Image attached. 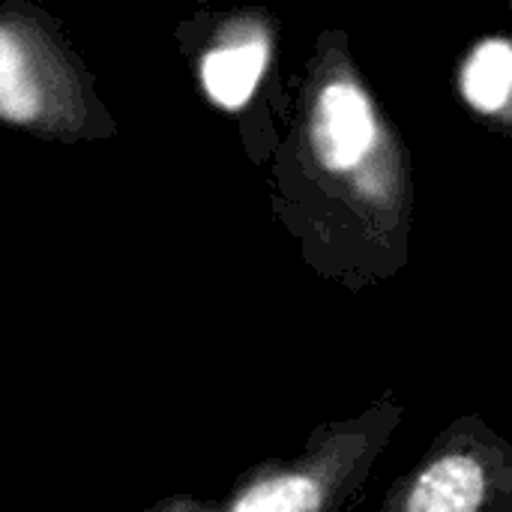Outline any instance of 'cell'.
<instances>
[{
  "label": "cell",
  "mask_w": 512,
  "mask_h": 512,
  "mask_svg": "<svg viewBox=\"0 0 512 512\" xmlns=\"http://www.w3.org/2000/svg\"><path fill=\"white\" fill-rule=\"evenodd\" d=\"M276 213L309 270L351 294L411 264L414 159L363 75L345 27H324L276 153Z\"/></svg>",
  "instance_id": "obj_1"
},
{
  "label": "cell",
  "mask_w": 512,
  "mask_h": 512,
  "mask_svg": "<svg viewBox=\"0 0 512 512\" xmlns=\"http://www.w3.org/2000/svg\"><path fill=\"white\" fill-rule=\"evenodd\" d=\"M375 512H512V441L480 414L456 417Z\"/></svg>",
  "instance_id": "obj_2"
},
{
  "label": "cell",
  "mask_w": 512,
  "mask_h": 512,
  "mask_svg": "<svg viewBox=\"0 0 512 512\" xmlns=\"http://www.w3.org/2000/svg\"><path fill=\"white\" fill-rule=\"evenodd\" d=\"M276 63V24L264 12L231 18L210 48L201 54L198 78L213 105L222 111H246Z\"/></svg>",
  "instance_id": "obj_3"
},
{
  "label": "cell",
  "mask_w": 512,
  "mask_h": 512,
  "mask_svg": "<svg viewBox=\"0 0 512 512\" xmlns=\"http://www.w3.org/2000/svg\"><path fill=\"white\" fill-rule=\"evenodd\" d=\"M459 96L483 120L512 135V36H486L459 63Z\"/></svg>",
  "instance_id": "obj_4"
},
{
  "label": "cell",
  "mask_w": 512,
  "mask_h": 512,
  "mask_svg": "<svg viewBox=\"0 0 512 512\" xmlns=\"http://www.w3.org/2000/svg\"><path fill=\"white\" fill-rule=\"evenodd\" d=\"M39 114V90L30 78L24 45L6 27H0V117L12 123L33 120Z\"/></svg>",
  "instance_id": "obj_5"
}]
</instances>
